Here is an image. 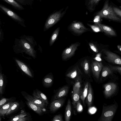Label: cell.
Instances as JSON below:
<instances>
[{
  "label": "cell",
  "instance_id": "cell-1",
  "mask_svg": "<svg viewBox=\"0 0 121 121\" xmlns=\"http://www.w3.org/2000/svg\"><path fill=\"white\" fill-rule=\"evenodd\" d=\"M109 0H105L102 8L96 15L103 18L113 21L121 22V18L117 16L113 10L112 6L109 4Z\"/></svg>",
  "mask_w": 121,
  "mask_h": 121
},
{
  "label": "cell",
  "instance_id": "cell-2",
  "mask_svg": "<svg viewBox=\"0 0 121 121\" xmlns=\"http://www.w3.org/2000/svg\"><path fill=\"white\" fill-rule=\"evenodd\" d=\"M117 108L116 104L103 106L102 114L99 119L100 121H111Z\"/></svg>",
  "mask_w": 121,
  "mask_h": 121
},
{
  "label": "cell",
  "instance_id": "cell-3",
  "mask_svg": "<svg viewBox=\"0 0 121 121\" xmlns=\"http://www.w3.org/2000/svg\"><path fill=\"white\" fill-rule=\"evenodd\" d=\"M68 7L62 12H57L51 15L47 20L45 23L44 30H46L57 22L65 13Z\"/></svg>",
  "mask_w": 121,
  "mask_h": 121
},
{
  "label": "cell",
  "instance_id": "cell-4",
  "mask_svg": "<svg viewBox=\"0 0 121 121\" xmlns=\"http://www.w3.org/2000/svg\"><path fill=\"white\" fill-rule=\"evenodd\" d=\"M105 55L104 59L109 63L120 65H121V59L120 57L112 52L105 49L103 50Z\"/></svg>",
  "mask_w": 121,
  "mask_h": 121
},
{
  "label": "cell",
  "instance_id": "cell-5",
  "mask_svg": "<svg viewBox=\"0 0 121 121\" xmlns=\"http://www.w3.org/2000/svg\"><path fill=\"white\" fill-rule=\"evenodd\" d=\"M79 45V43H75L65 49L62 53L61 56L62 60H65L71 57L74 54Z\"/></svg>",
  "mask_w": 121,
  "mask_h": 121
},
{
  "label": "cell",
  "instance_id": "cell-6",
  "mask_svg": "<svg viewBox=\"0 0 121 121\" xmlns=\"http://www.w3.org/2000/svg\"><path fill=\"white\" fill-rule=\"evenodd\" d=\"M69 28L73 32L78 34H82L88 29L85 26L82 22L76 21L73 22L70 24Z\"/></svg>",
  "mask_w": 121,
  "mask_h": 121
},
{
  "label": "cell",
  "instance_id": "cell-7",
  "mask_svg": "<svg viewBox=\"0 0 121 121\" xmlns=\"http://www.w3.org/2000/svg\"><path fill=\"white\" fill-rule=\"evenodd\" d=\"M103 66V64L101 62L96 61H92L91 64V71L94 76L97 79L99 78Z\"/></svg>",
  "mask_w": 121,
  "mask_h": 121
},
{
  "label": "cell",
  "instance_id": "cell-8",
  "mask_svg": "<svg viewBox=\"0 0 121 121\" xmlns=\"http://www.w3.org/2000/svg\"><path fill=\"white\" fill-rule=\"evenodd\" d=\"M104 95L106 97H109L112 96L115 92L117 86L115 83L110 82L105 84L104 86Z\"/></svg>",
  "mask_w": 121,
  "mask_h": 121
},
{
  "label": "cell",
  "instance_id": "cell-9",
  "mask_svg": "<svg viewBox=\"0 0 121 121\" xmlns=\"http://www.w3.org/2000/svg\"><path fill=\"white\" fill-rule=\"evenodd\" d=\"M65 100V99L62 98L53 100L50 105L49 109L51 112H55L61 108L63 105Z\"/></svg>",
  "mask_w": 121,
  "mask_h": 121
},
{
  "label": "cell",
  "instance_id": "cell-10",
  "mask_svg": "<svg viewBox=\"0 0 121 121\" xmlns=\"http://www.w3.org/2000/svg\"><path fill=\"white\" fill-rule=\"evenodd\" d=\"M21 43L26 52L34 58L35 57V51L34 48L28 43L23 39H21Z\"/></svg>",
  "mask_w": 121,
  "mask_h": 121
},
{
  "label": "cell",
  "instance_id": "cell-11",
  "mask_svg": "<svg viewBox=\"0 0 121 121\" xmlns=\"http://www.w3.org/2000/svg\"><path fill=\"white\" fill-rule=\"evenodd\" d=\"M27 101H30L36 104L41 108H44L47 104L43 100L30 95H27L24 96Z\"/></svg>",
  "mask_w": 121,
  "mask_h": 121
},
{
  "label": "cell",
  "instance_id": "cell-12",
  "mask_svg": "<svg viewBox=\"0 0 121 121\" xmlns=\"http://www.w3.org/2000/svg\"><path fill=\"white\" fill-rule=\"evenodd\" d=\"M82 73L78 66L74 67L66 75V76L74 80L81 77Z\"/></svg>",
  "mask_w": 121,
  "mask_h": 121
},
{
  "label": "cell",
  "instance_id": "cell-13",
  "mask_svg": "<svg viewBox=\"0 0 121 121\" xmlns=\"http://www.w3.org/2000/svg\"><path fill=\"white\" fill-rule=\"evenodd\" d=\"M101 0H85V5L87 9L90 12H93L96 7Z\"/></svg>",
  "mask_w": 121,
  "mask_h": 121
},
{
  "label": "cell",
  "instance_id": "cell-14",
  "mask_svg": "<svg viewBox=\"0 0 121 121\" xmlns=\"http://www.w3.org/2000/svg\"><path fill=\"white\" fill-rule=\"evenodd\" d=\"M69 90V87L67 85L64 86L60 89L55 95L53 99H56L65 96L67 94Z\"/></svg>",
  "mask_w": 121,
  "mask_h": 121
},
{
  "label": "cell",
  "instance_id": "cell-15",
  "mask_svg": "<svg viewBox=\"0 0 121 121\" xmlns=\"http://www.w3.org/2000/svg\"><path fill=\"white\" fill-rule=\"evenodd\" d=\"M0 8L9 16L13 19L20 22L22 21V20L20 17L11 10L0 4Z\"/></svg>",
  "mask_w": 121,
  "mask_h": 121
},
{
  "label": "cell",
  "instance_id": "cell-16",
  "mask_svg": "<svg viewBox=\"0 0 121 121\" xmlns=\"http://www.w3.org/2000/svg\"><path fill=\"white\" fill-rule=\"evenodd\" d=\"M98 25L100 27L103 31L106 34L111 36H115L116 34L115 31L110 27L100 23Z\"/></svg>",
  "mask_w": 121,
  "mask_h": 121
},
{
  "label": "cell",
  "instance_id": "cell-17",
  "mask_svg": "<svg viewBox=\"0 0 121 121\" xmlns=\"http://www.w3.org/2000/svg\"><path fill=\"white\" fill-rule=\"evenodd\" d=\"M81 93L73 92L72 95V104L73 106V112L74 115H76V106L77 103L80 100Z\"/></svg>",
  "mask_w": 121,
  "mask_h": 121
},
{
  "label": "cell",
  "instance_id": "cell-18",
  "mask_svg": "<svg viewBox=\"0 0 121 121\" xmlns=\"http://www.w3.org/2000/svg\"><path fill=\"white\" fill-rule=\"evenodd\" d=\"M75 83L73 85V91L81 93L82 90V82L81 77L74 80Z\"/></svg>",
  "mask_w": 121,
  "mask_h": 121
},
{
  "label": "cell",
  "instance_id": "cell-19",
  "mask_svg": "<svg viewBox=\"0 0 121 121\" xmlns=\"http://www.w3.org/2000/svg\"><path fill=\"white\" fill-rule=\"evenodd\" d=\"M33 96L43 101L47 105L48 104V102L46 96L40 91L36 89L34 91Z\"/></svg>",
  "mask_w": 121,
  "mask_h": 121
},
{
  "label": "cell",
  "instance_id": "cell-20",
  "mask_svg": "<svg viewBox=\"0 0 121 121\" xmlns=\"http://www.w3.org/2000/svg\"><path fill=\"white\" fill-rule=\"evenodd\" d=\"M16 61L21 70L26 74L31 77H32V73L28 67L24 63L17 59Z\"/></svg>",
  "mask_w": 121,
  "mask_h": 121
},
{
  "label": "cell",
  "instance_id": "cell-21",
  "mask_svg": "<svg viewBox=\"0 0 121 121\" xmlns=\"http://www.w3.org/2000/svg\"><path fill=\"white\" fill-rule=\"evenodd\" d=\"M72 107L70 100H68L65 112V121L70 120L71 114Z\"/></svg>",
  "mask_w": 121,
  "mask_h": 121
},
{
  "label": "cell",
  "instance_id": "cell-22",
  "mask_svg": "<svg viewBox=\"0 0 121 121\" xmlns=\"http://www.w3.org/2000/svg\"><path fill=\"white\" fill-rule=\"evenodd\" d=\"M86 101L89 108L92 105L93 101V92L91 86L89 83L87 93L86 97Z\"/></svg>",
  "mask_w": 121,
  "mask_h": 121
},
{
  "label": "cell",
  "instance_id": "cell-23",
  "mask_svg": "<svg viewBox=\"0 0 121 121\" xmlns=\"http://www.w3.org/2000/svg\"><path fill=\"white\" fill-rule=\"evenodd\" d=\"M53 77L52 75L48 74L46 76L43 78V86L46 87L51 86L53 82Z\"/></svg>",
  "mask_w": 121,
  "mask_h": 121
},
{
  "label": "cell",
  "instance_id": "cell-24",
  "mask_svg": "<svg viewBox=\"0 0 121 121\" xmlns=\"http://www.w3.org/2000/svg\"><path fill=\"white\" fill-rule=\"evenodd\" d=\"M26 104L31 109L39 115H40L43 113V109L31 102L27 101Z\"/></svg>",
  "mask_w": 121,
  "mask_h": 121
},
{
  "label": "cell",
  "instance_id": "cell-25",
  "mask_svg": "<svg viewBox=\"0 0 121 121\" xmlns=\"http://www.w3.org/2000/svg\"><path fill=\"white\" fill-rule=\"evenodd\" d=\"M85 73L89 76L90 75V65L89 61L87 59H85L82 61L81 63Z\"/></svg>",
  "mask_w": 121,
  "mask_h": 121
},
{
  "label": "cell",
  "instance_id": "cell-26",
  "mask_svg": "<svg viewBox=\"0 0 121 121\" xmlns=\"http://www.w3.org/2000/svg\"><path fill=\"white\" fill-rule=\"evenodd\" d=\"M89 84V83L88 82L86 83L83 88L82 91L80 96V98L82 100L84 106H85V100L87 93Z\"/></svg>",
  "mask_w": 121,
  "mask_h": 121
},
{
  "label": "cell",
  "instance_id": "cell-27",
  "mask_svg": "<svg viewBox=\"0 0 121 121\" xmlns=\"http://www.w3.org/2000/svg\"><path fill=\"white\" fill-rule=\"evenodd\" d=\"M101 76L102 77H105L112 73L113 71L109 66H103L102 69Z\"/></svg>",
  "mask_w": 121,
  "mask_h": 121
},
{
  "label": "cell",
  "instance_id": "cell-28",
  "mask_svg": "<svg viewBox=\"0 0 121 121\" xmlns=\"http://www.w3.org/2000/svg\"><path fill=\"white\" fill-rule=\"evenodd\" d=\"M13 102H11L5 104L0 108V116H4L8 111Z\"/></svg>",
  "mask_w": 121,
  "mask_h": 121
},
{
  "label": "cell",
  "instance_id": "cell-29",
  "mask_svg": "<svg viewBox=\"0 0 121 121\" xmlns=\"http://www.w3.org/2000/svg\"><path fill=\"white\" fill-rule=\"evenodd\" d=\"M60 27L57 28L53 33L50 39L49 42V45L52 46L56 39L59 34Z\"/></svg>",
  "mask_w": 121,
  "mask_h": 121
},
{
  "label": "cell",
  "instance_id": "cell-30",
  "mask_svg": "<svg viewBox=\"0 0 121 121\" xmlns=\"http://www.w3.org/2000/svg\"><path fill=\"white\" fill-rule=\"evenodd\" d=\"M19 105V104L18 102H13L9 110L6 112L5 115H8L11 114L17 109Z\"/></svg>",
  "mask_w": 121,
  "mask_h": 121
},
{
  "label": "cell",
  "instance_id": "cell-31",
  "mask_svg": "<svg viewBox=\"0 0 121 121\" xmlns=\"http://www.w3.org/2000/svg\"><path fill=\"white\" fill-rule=\"evenodd\" d=\"M6 2L12 5L14 7L18 9H23L22 7L14 0H3Z\"/></svg>",
  "mask_w": 121,
  "mask_h": 121
},
{
  "label": "cell",
  "instance_id": "cell-32",
  "mask_svg": "<svg viewBox=\"0 0 121 121\" xmlns=\"http://www.w3.org/2000/svg\"><path fill=\"white\" fill-rule=\"evenodd\" d=\"M87 25L91 27L93 31L95 32H98L103 31L101 28L98 24H95L94 25H92L87 23Z\"/></svg>",
  "mask_w": 121,
  "mask_h": 121
},
{
  "label": "cell",
  "instance_id": "cell-33",
  "mask_svg": "<svg viewBox=\"0 0 121 121\" xmlns=\"http://www.w3.org/2000/svg\"><path fill=\"white\" fill-rule=\"evenodd\" d=\"M112 8L115 13L120 18H121V10L120 9L116 7L112 6Z\"/></svg>",
  "mask_w": 121,
  "mask_h": 121
},
{
  "label": "cell",
  "instance_id": "cell-34",
  "mask_svg": "<svg viewBox=\"0 0 121 121\" xmlns=\"http://www.w3.org/2000/svg\"><path fill=\"white\" fill-rule=\"evenodd\" d=\"M109 66L111 69L113 71H116L120 74H121V67L119 66H114L109 65Z\"/></svg>",
  "mask_w": 121,
  "mask_h": 121
},
{
  "label": "cell",
  "instance_id": "cell-35",
  "mask_svg": "<svg viewBox=\"0 0 121 121\" xmlns=\"http://www.w3.org/2000/svg\"><path fill=\"white\" fill-rule=\"evenodd\" d=\"M4 79L2 74L0 73V94H2L3 93V87Z\"/></svg>",
  "mask_w": 121,
  "mask_h": 121
},
{
  "label": "cell",
  "instance_id": "cell-36",
  "mask_svg": "<svg viewBox=\"0 0 121 121\" xmlns=\"http://www.w3.org/2000/svg\"><path fill=\"white\" fill-rule=\"evenodd\" d=\"M83 109L82 106L79 100L77 103L76 106V110L78 112H82Z\"/></svg>",
  "mask_w": 121,
  "mask_h": 121
},
{
  "label": "cell",
  "instance_id": "cell-37",
  "mask_svg": "<svg viewBox=\"0 0 121 121\" xmlns=\"http://www.w3.org/2000/svg\"><path fill=\"white\" fill-rule=\"evenodd\" d=\"M52 121H63L62 115L60 114L56 115L53 118Z\"/></svg>",
  "mask_w": 121,
  "mask_h": 121
},
{
  "label": "cell",
  "instance_id": "cell-38",
  "mask_svg": "<svg viewBox=\"0 0 121 121\" xmlns=\"http://www.w3.org/2000/svg\"><path fill=\"white\" fill-rule=\"evenodd\" d=\"M89 44L91 48L94 52L96 53H98V50L97 48L93 43H89Z\"/></svg>",
  "mask_w": 121,
  "mask_h": 121
},
{
  "label": "cell",
  "instance_id": "cell-39",
  "mask_svg": "<svg viewBox=\"0 0 121 121\" xmlns=\"http://www.w3.org/2000/svg\"><path fill=\"white\" fill-rule=\"evenodd\" d=\"M9 100V99L6 98H3L0 101V108L5 104Z\"/></svg>",
  "mask_w": 121,
  "mask_h": 121
},
{
  "label": "cell",
  "instance_id": "cell-40",
  "mask_svg": "<svg viewBox=\"0 0 121 121\" xmlns=\"http://www.w3.org/2000/svg\"><path fill=\"white\" fill-rule=\"evenodd\" d=\"M100 17L99 16L96 15L94 18V22L95 23V24H97L100 23Z\"/></svg>",
  "mask_w": 121,
  "mask_h": 121
},
{
  "label": "cell",
  "instance_id": "cell-41",
  "mask_svg": "<svg viewBox=\"0 0 121 121\" xmlns=\"http://www.w3.org/2000/svg\"><path fill=\"white\" fill-rule=\"evenodd\" d=\"M19 115L20 118H22L26 116L27 114L24 111L22 110L20 114Z\"/></svg>",
  "mask_w": 121,
  "mask_h": 121
},
{
  "label": "cell",
  "instance_id": "cell-42",
  "mask_svg": "<svg viewBox=\"0 0 121 121\" xmlns=\"http://www.w3.org/2000/svg\"><path fill=\"white\" fill-rule=\"evenodd\" d=\"M29 119L27 117H24L22 118H20L18 121H29Z\"/></svg>",
  "mask_w": 121,
  "mask_h": 121
},
{
  "label": "cell",
  "instance_id": "cell-43",
  "mask_svg": "<svg viewBox=\"0 0 121 121\" xmlns=\"http://www.w3.org/2000/svg\"><path fill=\"white\" fill-rule=\"evenodd\" d=\"M20 118L19 116V115H17L16 116H15L14 117L12 120H11V121H18V120Z\"/></svg>",
  "mask_w": 121,
  "mask_h": 121
},
{
  "label": "cell",
  "instance_id": "cell-44",
  "mask_svg": "<svg viewBox=\"0 0 121 121\" xmlns=\"http://www.w3.org/2000/svg\"><path fill=\"white\" fill-rule=\"evenodd\" d=\"M117 48L120 51H121V46L120 45H118L117 46Z\"/></svg>",
  "mask_w": 121,
  "mask_h": 121
},
{
  "label": "cell",
  "instance_id": "cell-45",
  "mask_svg": "<svg viewBox=\"0 0 121 121\" xmlns=\"http://www.w3.org/2000/svg\"><path fill=\"white\" fill-rule=\"evenodd\" d=\"M1 32H0V35H1Z\"/></svg>",
  "mask_w": 121,
  "mask_h": 121
},
{
  "label": "cell",
  "instance_id": "cell-46",
  "mask_svg": "<svg viewBox=\"0 0 121 121\" xmlns=\"http://www.w3.org/2000/svg\"></svg>",
  "mask_w": 121,
  "mask_h": 121
}]
</instances>
